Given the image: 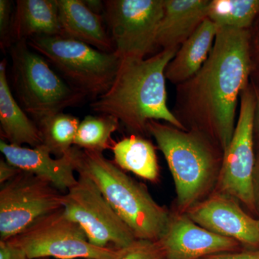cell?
I'll return each mask as SVG.
<instances>
[{"mask_svg": "<svg viewBox=\"0 0 259 259\" xmlns=\"http://www.w3.org/2000/svg\"><path fill=\"white\" fill-rule=\"evenodd\" d=\"M250 69L248 31L218 27L208 59L181 84L187 113L210 129L223 153L233 138L238 96L246 89Z\"/></svg>", "mask_w": 259, "mask_h": 259, "instance_id": "cell-1", "label": "cell"}, {"mask_svg": "<svg viewBox=\"0 0 259 259\" xmlns=\"http://www.w3.org/2000/svg\"><path fill=\"white\" fill-rule=\"evenodd\" d=\"M180 47L163 49L147 59L125 58L110 90L91 103L93 111L112 116L134 134L147 131L150 120L185 126L167 106L165 70Z\"/></svg>", "mask_w": 259, "mask_h": 259, "instance_id": "cell-2", "label": "cell"}, {"mask_svg": "<svg viewBox=\"0 0 259 259\" xmlns=\"http://www.w3.org/2000/svg\"><path fill=\"white\" fill-rule=\"evenodd\" d=\"M76 172L93 181L136 239H161L171 216L153 199L144 185L126 175L102 153L79 148Z\"/></svg>", "mask_w": 259, "mask_h": 259, "instance_id": "cell-3", "label": "cell"}, {"mask_svg": "<svg viewBox=\"0 0 259 259\" xmlns=\"http://www.w3.org/2000/svg\"><path fill=\"white\" fill-rule=\"evenodd\" d=\"M26 42L70 86L95 100L110 90L120 67L121 59L115 52H102L69 37L37 35Z\"/></svg>", "mask_w": 259, "mask_h": 259, "instance_id": "cell-4", "label": "cell"}, {"mask_svg": "<svg viewBox=\"0 0 259 259\" xmlns=\"http://www.w3.org/2000/svg\"><path fill=\"white\" fill-rule=\"evenodd\" d=\"M11 55L13 83L19 103L37 122L79 105L86 97L60 77L47 59L26 42H16Z\"/></svg>", "mask_w": 259, "mask_h": 259, "instance_id": "cell-5", "label": "cell"}, {"mask_svg": "<svg viewBox=\"0 0 259 259\" xmlns=\"http://www.w3.org/2000/svg\"><path fill=\"white\" fill-rule=\"evenodd\" d=\"M146 128L166 158L175 181L179 207L188 210L212 180L214 159L211 150L197 135L169 124L150 120Z\"/></svg>", "mask_w": 259, "mask_h": 259, "instance_id": "cell-6", "label": "cell"}, {"mask_svg": "<svg viewBox=\"0 0 259 259\" xmlns=\"http://www.w3.org/2000/svg\"><path fill=\"white\" fill-rule=\"evenodd\" d=\"M8 241L21 248L30 259H112L118 250L92 244L81 226L63 208Z\"/></svg>", "mask_w": 259, "mask_h": 259, "instance_id": "cell-7", "label": "cell"}, {"mask_svg": "<svg viewBox=\"0 0 259 259\" xmlns=\"http://www.w3.org/2000/svg\"><path fill=\"white\" fill-rule=\"evenodd\" d=\"M62 204L68 217L81 226L95 246L119 250L136 240L88 177L79 175L76 185L63 194Z\"/></svg>", "mask_w": 259, "mask_h": 259, "instance_id": "cell-8", "label": "cell"}, {"mask_svg": "<svg viewBox=\"0 0 259 259\" xmlns=\"http://www.w3.org/2000/svg\"><path fill=\"white\" fill-rule=\"evenodd\" d=\"M62 192L32 174L21 171L0 189V241L23 233L63 208Z\"/></svg>", "mask_w": 259, "mask_h": 259, "instance_id": "cell-9", "label": "cell"}, {"mask_svg": "<svg viewBox=\"0 0 259 259\" xmlns=\"http://www.w3.org/2000/svg\"><path fill=\"white\" fill-rule=\"evenodd\" d=\"M104 18L120 59H145L157 47L163 0H107Z\"/></svg>", "mask_w": 259, "mask_h": 259, "instance_id": "cell-10", "label": "cell"}, {"mask_svg": "<svg viewBox=\"0 0 259 259\" xmlns=\"http://www.w3.org/2000/svg\"><path fill=\"white\" fill-rule=\"evenodd\" d=\"M256 107L254 93L245 89L241 94L239 117L231 144L223 153L219 177L221 190L252 210L255 209L253 133Z\"/></svg>", "mask_w": 259, "mask_h": 259, "instance_id": "cell-11", "label": "cell"}, {"mask_svg": "<svg viewBox=\"0 0 259 259\" xmlns=\"http://www.w3.org/2000/svg\"><path fill=\"white\" fill-rule=\"evenodd\" d=\"M166 259H199L233 251L239 243L220 236L194 222L188 216L171 217L159 240Z\"/></svg>", "mask_w": 259, "mask_h": 259, "instance_id": "cell-12", "label": "cell"}, {"mask_svg": "<svg viewBox=\"0 0 259 259\" xmlns=\"http://www.w3.org/2000/svg\"><path fill=\"white\" fill-rule=\"evenodd\" d=\"M187 216L197 225L238 243L259 245V220L247 214L231 199L214 196L188 209Z\"/></svg>", "mask_w": 259, "mask_h": 259, "instance_id": "cell-13", "label": "cell"}, {"mask_svg": "<svg viewBox=\"0 0 259 259\" xmlns=\"http://www.w3.org/2000/svg\"><path fill=\"white\" fill-rule=\"evenodd\" d=\"M76 150L74 146L62 157L53 158L42 145L30 148L10 144L3 140L0 142V151L7 161L21 171L47 181L64 194L77 182L75 176Z\"/></svg>", "mask_w": 259, "mask_h": 259, "instance_id": "cell-14", "label": "cell"}, {"mask_svg": "<svg viewBox=\"0 0 259 259\" xmlns=\"http://www.w3.org/2000/svg\"><path fill=\"white\" fill-rule=\"evenodd\" d=\"M58 5L63 37L84 42L102 52H115L103 15L93 13L82 0H58Z\"/></svg>", "mask_w": 259, "mask_h": 259, "instance_id": "cell-15", "label": "cell"}, {"mask_svg": "<svg viewBox=\"0 0 259 259\" xmlns=\"http://www.w3.org/2000/svg\"><path fill=\"white\" fill-rule=\"evenodd\" d=\"M208 0H163L164 12L157 35V46L180 47L207 18Z\"/></svg>", "mask_w": 259, "mask_h": 259, "instance_id": "cell-16", "label": "cell"}, {"mask_svg": "<svg viewBox=\"0 0 259 259\" xmlns=\"http://www.w3.org/2000/svg\"><path fill=\"white\" fill-rule=\"evenodd\" d=\"M37 35H60L58 0H18L12 20L10 42H26Z\"/></svg>", "mask_w": 259, "mask_h": 259, "instance_id": "cell-17", "label": "cell"}, {"mask_svg": "<svg viewBox=\"0 0 259 259\" xmlns=\"http://www.w3.org/2000/svg\"><path fill=\"white\" fill-rule=\"evenodd\" d=\"M218 27L208 18L201 23L167 65L165 76L174 83H182L194 76L208 59Z\"/></svg>", "mask_w": 259, "mask_h": 259, "instance_id": "cell-18", "label": "cell"}, {"mask_svg": "<svg viewBox=\"0 0 259 259\" xmlns=\"http://www.w3.org/2000/svg\"><path fill=\"white\" fill-rule=\"evenodd\" d=\"M0 125L2 136L8 144L32 148L42 145L37 124L32 122L15 100L7 78V61L0 63Z\"/></svg>", "mask_w": 259, "mask_h": 259, "instance_id": "cell-19", "label": "cell"}, {"mask_svg": "<svg viewBox=\"0 0 259 259\" xmlns=\"http://www.w3.org/2000/svg\"><path fill=\"white\" fill-rule=\"evenodd\" d=\"M114 163L122 170L132 172L144 180L156 182L159 177L154 146L140 136L125 138L112 147Z\"/></svg>", "mask_w": 259, "mask_h": 259, "instance_id": "cell-20", "label": "cell"}, {"mask_svg": "<svg viewBox=\"0 0 259 259\" xmlns=\"http://www.w3.org/2000/svg\"><path fill=\"white\" fill-rule=\"evenodd\" d=\"M79 124L78 117L63 112L44 117L37 122L42 146L51 155L62 157L74 147Z\"/></svg>", "mask_w": 259, "mask_h": 259, "instance_id": "cell-21", "label": "cell"}, {"mask_svg": "<svg viewBox=\"0 0 259 259\" xmlns=\"http://www.w3.org/2000/svg\"><path fill=\"white\" fill-rule=\"evenodd\" d=\"M259 13V0H212L207 18L218 27L246 30Z\"/></svg>", "mask_w": 259, "mask_h": 259, "instance_id": "cell-22", "label": "cell"}, {"mask_svg": "<svg viewBox=\"0 0 259 259\" xmlns=\"http://www.w3.org/2000/svg\"><path fill=\"white\" fill-rule=\"evenodd\" d=\"M118 120L110 115H88L80 122L74 146L102 153L111 147L112 135L119 127Z\"/></svg>", "mask_w": 259, "mask_h": 259, "instance_id": "cell-23", "label": "cell"}, {"mask_svg": "<svg viewBox=\"0 0 259 259\" xmlns=\"http://www.w3.org/2000/svg\"><path fill=\"white\" fill-rule=\"evenodd\" d=\"M112 259H166L159 241L136 239L117 250Z\"/></svg>", "mask_w": 259, "mask_h": 259, "instance_id": "cell-24", "label": "cell"}, {"mask_svg": "<svg viewBox=\"0 0 259 259\" xmlns=\"http://www.w3.org/2000/svg\"><path fill=\"white\" fill-rule=\"evenodd\" d=\"M12 2L8 0L0 1V42L1 48L5 49L10 44V30H11Z\"/></svg>", "mask_w": 259, "mask_h": 259, "instance_id": "cell-25", "label": "cell"}, {"mask_svg": "<svg viewBox=\"0 0 259 259\" xmlns=\"http://www.w3.org/2000/svg\"><path fill=\"white\" fill-rule=\"evenodd\" d=\"M0 259H30L21 248L10 241H0Z\"/></svg>", "mask_w": 259, "mask_h": 259, "instance_id": "cell-26", "label": "cell"}, {"mask_svg": "<svg viewBox=\"0 0 259 259\" xmlns=\"http://www.w3.org/2000/svg\"><path fill=\"white\" fill-rule=\"evenodd\" d=\"M204 259H259V250L243 252H227L210 255Z\"/></svg>", "mask_w": 259, "mask_h": 259, "instance_id": "cell-27", "label": "cell"}, {"mask_svg": "<svg viewBox=\"0 0 259 259\" xmlns=\"http://www.w3.org/2000/svg\"><path fill=\"white\" fill-rule=\"evenodd\" d=\"M20 172L21 170L13 166L6 160H0V184L1 185L13 180Z\"/></svg>", "mask_w": 259, "mask_h": 259, "instance_id": "cell-28", "label": "cell"}, {"mask_svg": "<svg viewBox=\"0 0 259 259\" xmlns=\"http://www.w3.org/2000/svg\"><path fill=\"white\" fill-rule=\"evenodd\" d=\"M83 2L88 7L89 9L91 10L93 13L98 15H101V13H104V10H105L104 2L100 0H84Z\"/></svg>", "mask_w": 259, "mask_h": 259, "instance_id": "cell-29", "label": "cell"}, {"mask_svg": "<svg viewBox=\"0 0 259 259\" xmlns=\"http://www.w3.org/2000/svg\"><path fill=\"white\" fill-rule=\"evenodd\" d=\"M257 104H258V112H259V101L257 102Z\"/></svg>", "mask_w": 259, "mask_h": 259, "instance_id": "cell-30", "label": "cell"}, {"mask_svg": "<svg viewBox=\"0 0 259 259\" xmlns=\"http://www.w3.org/2000/svg\"><path fill=\"white\" fill-rule=\"evenodd\" d=\"M40 259H49V258H40Z\"/></svg>", "mask_w": 259, "mask_h": 259, "instance_id": "cell-31", "label": "cell"}]
</instances>
